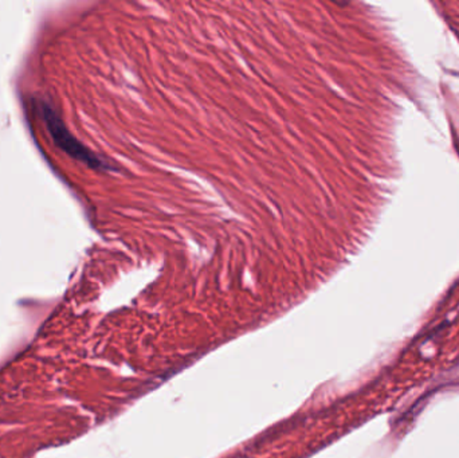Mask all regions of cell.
Segmentation results:
<instances>
[{"mask_svg":"<svg viewBox=\"0 0 459 458\" xmlns=\"http://www.w3.org/2000/svg\"><path fill=\"white\" fill-rule=\"evenodd\" d=\"M43 116H45L46 123H48L49 131H50L51 136H53L54 141L64 149L65 152L74 157V159L80 160V162L85 163L89 165L90 168L100 171H111L116 170L113 163L109 160L103 159V157L98 156L95 152L90 151L89 149L80 143L79 140L72 136L66 126L62 123L61 118L57 116V113L51 110L48 105H42Z\"/></svg>","mask_w":459,"mask_h":458,"instance_id":"6da1fadb","label":"cell"}]
</instances>
